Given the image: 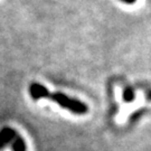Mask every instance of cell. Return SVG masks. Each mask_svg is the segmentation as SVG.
Returning a JSON list of instances; mask_svg holds the SVG:
<instances>
[{
    "label": "cell",
    "mask_w": 151,
    "mask_h": 151,
    "mask_svg": "<svg viewBox=\"0 0 151 151\" xmlns=\"http://www.w3.org/2000/svg\"><path fill=\"white\" fill-rule=\"evenodd\" d=\"M29 94L32 99L38 100V99H52L54 102L60 104L62 108L66 109L74 114H85L87 112V106L82 103L81 101L72 99V97L65 95L63 93H50L45 86L32 83L29 86Z\"/></svg>",
    "instance_id": "obj_1"
},
{
    "label": "cell",
    "mask_w": 151,
    "mask_h": 151,
    "mask_svg": "<svg viewBox=\"0 0 151 151\" xmlns=\"http://www.w3.org/2000/svg\"><path fill=\"white\" fill-rule=\"evenodd\" d=\"M134 99V91L131 86H127L123 91V100L125 102H132Z\"/></svg>",
    "instance_id": "obj_4"
},
{
    "label": "cell",
    "mask_w": 151,
    "mask_h": 151,
    "mask_svg": "<svg viewBox=\"0 0 151 151\" xmlns=\"http://www.w3.org/2000/svg\"><path fill=\"white\" fill-rule=\"evenodd\" d=\"M17 137V132L11 128L6 127L0 131V149L5 148L9 142L14 141V139Z\"/></svg>",
    "instance_id": "obj_2"
},
{
    "label": "cell",
    "mask_w": 151,
    "mask_h": 151,
    "mask_svg": "<svg viewBox=\"0 0 151 151\" xmlns=\"http://www.w3.org/2000/svg\"><path fill=\"white\" fill-rule=\"evenodd\" d=\"M12 150L14 151H26V143L19 135H17L12 142Z\"/></svg>",
    "instance_id": "obj_3"
},
{
    "label": "cell",
    "mask_w": 151,
    "mask_h": 151,
    "mask_svg": "<svg viewBox=\"0 0 151 151\" xmlns=\"http://www.w3.org/2000/svg\"><path fill=\"white\" fill-rule=\"evenodd\" d=\"M121 1H123L124 4H134L135 2V0H121Z\"/></svg>",
    "instance_id": "obj_5"
}]
</instances>
